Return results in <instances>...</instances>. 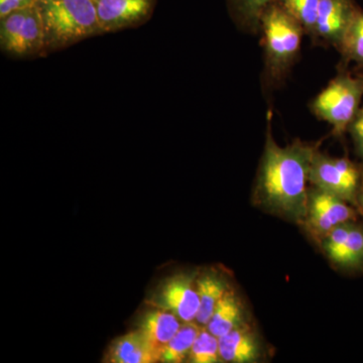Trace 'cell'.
<instances>
[{"label":"cell","mask_w":363,"mask_h":363,"mask_svg":"<svg viewBox=\"0 0 363 363\" xmlns=\"http://www.w3.org/2000/svg\"><path fill=\"white\" fill-rule=\"evenodd\" d=\"M316 152L315 145L301 140L279 147L267 133L253 196L255 204L286 220L304 222L309 204L307 183Z\"/></svg>","instance_id":"cell-1"},{"label":"cell","mask_w":363,"mask_h":363,"mask_svg":"<svg viewBox=\"0 0 363 363\" xmlns=\"http://www.w3.org/2000/svg\"><path fill=\"white\" fill-rule=\"evenodd\" d=\"M45 33V55L104 35L92 0H37Z\"/></svg>","instance_id":"cell-2"},{"label":"cell","mask_w":363,"mask_h":363,"mask_svg":"<svg viewBox=\"0 0 363 363\" xmlns=\"http://www.w3.org/2000/svg\"><path fill=\"white\" fill-rule=\"evenodd\" d=\"M259 26L264 33L267 70L269 77L279 80L297 58L304 28L278 1L264 9Z\"/></svg>","instance_id":"cell-3"},{"label":"cell","mask_w":363,"mask_h":363,"mask_svg":"<svg viewBox=\"0 0 363 363\" xmlns=\"http://www.w3.org/2000/svg\"><path fill=\"white\" fill-rule=\"evenodd\" d=\"M363 97V79L340 73L312 104L315 116L331 124L334 135H342L350 128L360 109Z\"/></svg>","instance_id":"cell-4"},{"label":"cell","mask_w":363,"mask_h":363,"mask_svg":"<svg viewBox=\"0 0 363 363\" xmlns=\"http://www.w3.org/2000/svg\"><path fill=\"white\" fill-rule=\"evenodd\" d=\"M0 48L7 56L26 59L45 57V33L35 6L0 18Z\"/></svg>","instance_id":"cell-5"},{"label":"cell","mask_w":363,"mask_h":363,"mask_svg":"<svg viewBox=\"0 0 363 363\" xmlns=\"http://www.w3.org/2000/svg\"><path fill=\"white\" fill-rule=\"evenodd\" d=\"M309 181L315 187L354 202L360 181V171L348 159H335L316 152L313 157Z\"/></svg>","instance_id":"cell-6"},{"label":"cell","mask_w":363,"mask_h":363,"mask_svg":"<svg viewBox=\"0 0 363 363\" xmlns=\"http://www.w3.org/2000/svg\"><path fill=\"white\" fill-rule=\"evenodd\" d=\"M104 33L138 28L152 18L157 0H92Z\"/></svg>","instance_id":"cell-7"},{"label":"cell","mask_w":363,"mask_h":363,"mask_svg":"<svg viewBox=\"0 0 363 363\" xmlns=\"http://www.w3.org/2000/svg\"><path fill=\"white\" fill-rule=\"evenodd\" d=\"M358 9L354 0H320L314 39L338 49Z\"/></svg>","instance_id":"cell-8"},{"label":"cell","mask_w":363,"mask_h":363,"mask_svg":"<svg viewBox=\"0 0 363 363\" xmlns=\"http://www.w3.org/2000/svg\"><path fill=\"white\" fill-rule=\"evenodd\" d=\"M157 305L176 315L183 323L195 321L200 309V298L192 277L179 274L168 279L162 286Z\"/></svg>","instance_id":"cell-9"},{"label":"cell","mask_w":363,"mask_h":363,"mask_svg":"<svg viewBox=\"0 0 363 363\" xmlns=\"http://www.w3.org/2000/svg\"><path fill=\"white\" fill-rule=\"evenodd\" d=\"M180 321L176 315L164 310L147 313L143 318L138 330L143 334L145 343L155 353L159 362L162 350L180 329Z\"/></svg>","instance_id":"cell-10"},{"label":"cell","mask_w":363,"mask_h":363,"mask_svg":"<svg viewBox=\"0 0 363 363\" xmlns=\"http://www.w3.org/2000/svg\"><path fill=\"white\" fill-rule=\"evenodd\" d=\"M221 360L233 363H250L259 359V344L247 325L243 324L219 338Z\"/></svg>","instance_id":"cell-11"},{"label":"cell","mask_w":363,"mask_h":363,"mask_svg":"<svg viewBox=\"0 0 363 363\" xmlns=\"http://www.w3.org/2000/svg\"><path fill=\"white\" fill-rule=\"evenodd\" d=\"M109 362L150 363L159 362L150 350L140 330L131 332L117 338L108 351Z\"/></svg>","instance_id":"cell-12"},{"label":"cell","mask_w":363,"mask_h":363,"mask_svg":"<svg viewBox=\"0 0 363 363\" xmlns=\"http://www.w3.org/2000/svg\"><path fill=\"white\" fill-rule=\"evenodd\" d=\"M245 310L240 298L229 289L215 308L211 319L206 325L208 330L217 338L226 335L241 325L245 324Z\"/></svg>","instance_id":"cell-13"},{"label":"cell","mask_w":363,"mask_h":363,"mask_svg":"<svg viewBox=\"0 0 363 363\" xmlns=\"http://www.w3.org/2000/svg\"><path fill=\"white\" fill-rule=\"evenodd\" d=\"M197 289L200 298V309L196 322L200 326L206 327L215 308L228 292L229 288L220 277L212 272H207L197 279Z\"/></svg>","instance_id":"cell-14"},{"label":"cell","mask_w":363,"mask_h":363,"mask_svg":"<svg viewBox=\"0 0 363 363\" xmlns=\"http://www.w3.org/2000/svg\"><path fill=\"white\" fill-rule=\"evenodd\" d=\"M201 328L202 326L194 321L182 324L176 335L162 350L160 362L181 363L187 359Z\"/></svg>","instance_id":"cell-15"},{"label":"cell","mask_w":363,"mask_h":363,"mask_svg":"<svg viewBox=\"0 0 363 363\" xmlns=\"http://www.w3.org/2000/svg\"><path fill=\"white\" fill-rule=\"evenodd\" d=\"M277 0H228L229 9L238 25L248 30L260 28V18L264 9Z\"/></svg>","instance_id":"cell-16"},{"label":"cell","mask_w":363,"mask_h":363,"mask_svg":"<svg viewBox=\"0 0 363 363\" xmlns=\"http://www.w3.org/2000/svg\"><path fill=\"white\" fill-rule=\"evenodd\" d=\"M291 16L298 21L304 32L315 38L320 0H277Z\"/></svg>","instance_id":"cell-17"},{"label":"cell","mask_w":363,"mask_h":363,"mask_svg":"<svg viewBox=\"0 0 363 363\" xmlns=\"http://www.w3.org/2000/svg\"><path fill=\"white\" fill-rule=\"evenodd\" d=\"M343 58L363 67V11L358 9L338 48Z\"/></svg>","instance_id":"cell-18"},{"label":"cell","mask_w":363,"mask_h":363,"mask_svg":"<svg viewBox=\"0 0 363 363\" xmlns=\"http://www.w3.org/2000/svg\"><path fill=\"white\" fill-rule=\"evenodd\" d=\"M189 362L193 363H215L220 362L219 338L214 336L208 329L201 328L198 334L190 354Z\"/></svg>","instance_id":"cell-19"},{"label":"cell","mask_w":363,"mask_h":363,"mask_svg":"<svg viewBox=\"0 0 363 363\" xmlns=\"http://www.w3.org/2000/svg\"><path fill=\"white\" fill-rule=\"evenodd\" d=\"M363 262V233L352 226L347 242L335 264L343 267H355Z\"/></svg>","instance_id":"cell-20"},{"label":"cell","mask_w":363,"mask_h":363,"mask_svg":"<svg viewBox=\"0 0 363 363\" xmlns=\"http://www.w3.org/2000/svg\"><path fill=\"white\" fill-rule=\"evenodd\" d=\"M351 228H352V225H350V224H342V225H339L333 229L325 238V250H326L327 255L330 257L332 262H337L338 257L342 253L346 242H347Z\"/></svg>","instance_id":"cell-21"},{"label":"cell","mask_w":363,"mask_h":363,"mask_svg":"<svg viewBox=\"0 0 363 363\" xmlns=\"http://www.w3.org/2000/svg\"><path fill=\"white\" fill-rule=\"evenodd\" d=\"M350 130L357 145L358 152L363 157V105L360 107L352 123H350Z\"/></svg>","instance_id":"cell-22"},{"label":"cell","mask_w":363,"mask_h":363,"mask_svg":"<svg viewBox=\"0 0 363 363\" xmlns=\"http://www.w3.org/2000/svg\"><path fill=\"white\" fill-rule=\"evenodd\" d=\"M37 0H0V18L13 11L35 6Z\"/></svg>","instance_id":"cell-23"}]
</instances>
